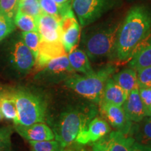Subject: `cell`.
Here are the masks:
<instances>
[{
    "label": "cell",
    "mask_w": 151,
    "mask_h": 151,
    "mask_svg": "<svg viewBox=\"0 0 151 151\" xmlns=\"http://www.w3.org/2000/svg\"><path fill=\"white\" fill-rule=\"evenodd\" d=\"M150 33V11L144 6L132 7L120 23L113 57L120 62H129L139 45Z\"/></svg>",
    "instance_id": "obj_1"
},
{
    "label": "cell",
    "mask_w": 151,
    "mask_h": 151,
    "mask_svg": "<svg viewBox=\"0 0 151 151\" xmlns=\"http://www.w3.org/2000/svg\"><path fill=\"white\" fill-rule=\"evenodd\" d=\"M36 58L21 37L9 39L0 52V77L14 81L24 78L35 67Z\"/></svg>",
    "instance_id": "obj_2"
},
{
    "label": "cell",
    "mask_w": 151,
    "mask_h": 151,
    "mask_svg": "<svg viewBox=\"0 0 151 151\" xmlns=\"http://www.w3.org/2000/svg\"><path fill=\"white\" fill-rule=\"evenodd\" d=\"M120 23L102 24L85 30L81 44L90 59L97 60L113 56Z\"/></svg>",
    "instance_id": "obj_3"
},
{
    "label": "cell",
    "mask_w": 151,
    "mask_h": 151,
    "mask_svg": "<svg viewBox=\"0 0 151 151\" xmlns=\"http://www.w3.org/2000/svg\"><path fill=\"white\" fill-rule=\"evenodd\" d=\"M9 95L16 104L18 111V124L29 125L45 122L47 116V104L39 94L24 88L8 90Z\"/></svg>",
    "instance_id": "obj_4"
},
{
    "label": "cell",
    "mask_w": 151,
    "mask_h": 151,
    "mask_svg": "<svg viewBox=\"0 0 151 151\" xmlns=\"http://www.w3.org/2000/svg\"><path fill=\"white\" fill-rule=\"evenodd\" d=\"M94 115L95 111L92 109L86 111L71 109L63 112L58 117L52 129L55 139L60 142L63 148H68Z\"/></svg>",
    "instance_id": "obj_5"
},
{
    "label": "cell",
    "mask_w": 151,
    "mask_h": 151,
    "mask_svg": "<svg viewBox=\"0 0 151 151\" xmlns=\"http://www.w3.org/2000/svg\"><path fill=\"white\" fill-rule=\"evenodd\" d=\"M115 71L116 68L109 65L90 74L79 76L73 73L66 79L65 85L86 99L100 102L106 83Z\"/></svg>",
    "instance_id": "obj_6"
},
{
    "label": "cell",
    "mask_w": 151,
    "mask_h": 151,
    "mask_svg": "<svg viewBox=\"0 0 151 151\" xmlns=\"http://www.w3.org/2000/svg\"><path fill=\"white\" fill-rule=\"evenodd\" d=\"M118 0H72V9L81 26L93 23L113 9Z\"/></svg>",
    "instance_id": "obj_7"
},
{
    "label": "cell",
    "mask_w": 151,
    "mask_h": 151,
    "mask_svg": "<svg viewBox=\"0 0 151 151\" xmlns=\"http://www.w3.org/2000/svg\"><path fill=\"white\" fill-rule=\"evenodd\" d=\"M75 73L70 65L67 54L49 61L36 76L37 80L47 83H57L67 79Z\"/></svg>",
    "instance_id": "obj_8"
},
{
    "label": "cell",
    "mask_w": 151,
    "mask_h": 151,
    "mask_svg": "<svg viewBox=\"0 0 151 151\" xmlns=\"http://www.w3.org/2000/svg\"><path fill=\"white\" fill-rule=\"evenodd\" d=\"M99 103L100 112L106 119L108 123L111 124L116 131L121 132L124 134L132 136L133 122L127 118L122 107L101 101Z\"/></svg>",
    "instance_id": "obj_9"
},
{
    "label": "cell",
    "mask_w": 151,
    "mask_h": 151,
    "mask_svg": "<svg viewBox=\"0 0 151 151\" xmlns=\"http://www.w3.org/2000/svg\"><path fill=\"white\" fill-rule=\"evenodd\" d=\"M110 132L111 127L108 122L97 117L90 120L86 127L79 132L75 141L81 145L95 143Z\"/></svg>",
    "instance_id": "obj_10"
},
{
    "label": "cell",
    "mask_w": 151,
    "mask_h": 151,
    "mask_svg": "<svg viewBox=\"0 0 151 151\" xmlns=\"http://www.w3.org/2000/svg\"><path fill=\"white\" fill-rule=\"evenodd\" d=\"M36 19L41 41L46 42L61 41L62 32L59 19L45 13H43Z\"/></svg>",
    "instance_id": "obj_11"
},
{
    "label": "cell",
    "mask_w": 151,
    "mask_h": 151,
    "mask_svg": "<svg viewBox=\"0 0 151 151\" xmlns=\"http://www.w3.org/2000/svg\"><path fill=\"white\" fill-rule=\"evenodd\" d=\"M15 132L28 141H42L53 140L55 134L45 122H37L29 125L14 124Z\"/></svg>",
    "instance_id": "obj_12"
},
{
    "label": "cell",
    "mask_w": 151,
    "mask_h": 151,
    "mask_svg": "<svg viewBox=\"0 0 151 151\" xmlns=\"http://www.w3.org/2000/svg\"><path fill=\"white\" fill-rule=\"evenodd\" d=\"M134 142L133 137L116 130L110 132L95 143L106 151H131Z\"/></svg>",
    "instance_id": "obj_13"
},
{
    "label": "cell",
    "mask_w": 151,
    "mask_h": 151,
    "mask_svg": "<svg viewBox=\"0 0 151 151\" xmlns=\"http://www.w3.org/2000/svg\"><path fill=\"white\" fill-rule=\"evenodd\" d=\"M66 54L67 53L65 51L62 41L46 42L41 41L35 67L39 71L52 59Z\"/></svg>",
    "instance_id": "obj_14"
},
{
    "label": "cell",
    "mask_w": 151,
    "mask_h": 151,
    "mask_svg": "<svg viewBox=\"0 0 151 151\" xmlns=\"http://www.w3.org/2000/svg\"><path fill=\"white\" fill-rule=\"evenodd\" d=\"M122 109L127 118L132 122H139L146 117L139 94V88H135L128 94Z\"/></svg>",
    "instance_id": "obj_15"
},
{
    "label": "cell",
    "mask_w": 151,
    "mask_h": 151,
    "mask_svg": "<svg viewBox=\"0 0 151 151\" xmlns=\"http://www.w3.org/2000/svg\"><path fill=\"white\" fill-rule=\"evenodd\" d=\"M129 62V67L136 71L151 66V33L139 45Z\"/></svg>",
    "instance_id": "obj_16"
},
{
    "label": "cell",
    "mask_w": 151,
    "mask_h": 151,
    "mask_svg": "<svg viewBox=\"0 0 151 151\" xmlns=\"http://www.w3.org/2000/svg\"><path fill=\"white\" fill-rule=\"evenodd\" d=\"M127 96V92L118 86L111 77L106 83L100 101L122 106Z\"/></svg>",
    "instance_id": "obj_17"
},
{
    "label": "cell",
    "mask_w": 151,
    "mask_h": 151,
    "mask_svg": "<svg viewBox=\"0 0 151 151\" xmlns=\"http://www.w3.org/2000/svg\"><path fill=\"white\" fill-rule=\"evenodd\" d=\"M43 12L55 17L61 21L65 16L74 14L72 9V0L58 4L54 0H39Z\"/></svg>",
    "instance_id": "obj_18"
},
{
    "label": "cell",
    "mask_w": 151,
    "mask_h": 151,
    "mask_svg": "<svg viewBox=\"0 0 151 151\" xmlns=\"http://www.w3.org/2000/svg\"><path fill=\"white\" fill-rule=\"evenodd\" d=\"M67 56L71 67L75 71L82 73L85 75L94 72L90 65L89 58L83 50L76 47L68 53Z\"/></svg>",
    "instance_id": "obj_19"
},
{
    "label": "cell",
    "mask_w": 151,
    "mask_h": 151,
    "mask_svg": "<svg viewBox=\"0 0 151 151\" xmlns=\"http://www.w3.org/2000/svg\"><path fill=\"white\" fill-rule=\"evenodd\" d=\"M113 79L128 94L135 88H139L137 71L131 67L124 69L113 75Z\"/></svg>",
    "instance_id": "obj_20"
},
{
    "label": "cell",
    "mask_w": 151,
    "mask_h": 151,
    "mask_svg": "<svg viewBox=\"0 0 151 151\" xmlns=\"http://www.w3.org/2000/svg\"><path fill=\"white\" fill-rule=\"evenodd\" d=\"M80 35L81 26L77 20L62 32L61 41L67 53L76 47L80 39Z\"/></svg>",
    "instance_id": "obj_21"
},
{
    "label": "cell",
    "mask_w": 151,
    "mask_h": 151,
    "mask_svg": "<svg viewBox=\"0 0 151 151\" xmlns=\"http://www.w3.org/2000/svg\"><path fill=\"white\" fill-rule=\"evenodd\" d=\"M132 136L135 141L151 145V116H146L137 125H133Z\"/></svg>",
    "instance_id": "obj_22"
},
{
    "label": "cell",
    "mask_w": 151,
    "mask_h": 151,
    "mask_svg": "<svg viewBox=\"0 0 151 151\" xmlns=\"http://www.w3.org/2000/svg\"><path fill=\"white\" fill-rule=\"evenodd\" d=\"M0 111L4 119L12 121L14 124H18V111L14 100L9 95L6 90L5 95L0 99Z\"/></svg>",
    "instance_id": "obj_23"
},
{
    "label": "cell",
    "mask_w": 151,
    "mask_h": 151,
    "mask_svg": "<svg viewBox=\"0 0 151 151\" xmlns=\"http://www.w3.org/2000/svg\"><path fill=\"white\" fill-rule=\"evenodd\" d=\"M16 26L22 32H38L37 19L29 15L17 11L14 18Z\"/></svg>",
    "instance_id": "obj_24"
},
{
    "label": "cell",
    "mask_w": 151,
    "mask_h": 151,
    "mask_svg": "<svg viewBox=\"0 0 151 151\" xmlns=\"http://www.w3.org/2000/svg\"><path fill=\"white\" fill-rule=\"evenodd\" d=\"M18 11L35 18L43 13L39 0H20Z\"/></svg>",
    "instance_id": "obj_25"
},
{
    "label": "cell",
    "mask_w": 151,
    "mask_h": 151,
    "mask_svg": "<svg viewBox=\"0 0 151 151\" xmlns=\"http://www.w3.org/2000/svg\"><path fill=\"white\" fill-rule=\"evenodd\" d=\"M32 151H65L57 140L42 141H28Z\"/></svg>",
    "instance_id": "obj_26"
},
{
    "label": "cell",
    "mask_w": 151,
    "mask_h": 151,
    "mask_svg": "<svg viewBox=\"0 0 151 151\" xmlns=\"http://www.w3.org/2000/svg\"><path fill=\"white\" fill-rule=\"evenodd\" d=\"M20 37L24 44L30 49L37 58L41 42V37L39 32L35 31L22 32L20 34Z\"/></svg>",
    "instance_id": "obj_27"
},
{
    "label": "cell",
    "mask_w": 151,
    "mask_h": 151,
    "mask_svg": "<svg viewBox=\"0 0 151 151\" xmlns=\"http://www.w3.org/2000/svg\"><path fill=\"white\" fill-rule=\"evenodd\" d=\"M15 132L14 125L0 127V151L12 149V136Z\"/></svg>",
    "instance_id": "obj_28"
},
{
    "label": "cell",
    "mask_w": 151,
    "mask_h": 151,
    "mask_svg": "<svg viewBox=\"0 0 151 151\" xmlns=\"http://www.w3.org/2000/svg\"><path fill=\"white\" fill-rule=\"evenodd\" d=\"M20 0H0V15L14 19L18 9Z\"/></svg>",
    "instance_id": "obj_29"
},
{
    "label": "cell",
    "mask_w": 151,
    "mask_h": 151,
    "mask_svg": "<svg viewBox=\"0 0 151 151\" xmlns=\"http://www.w3.org/2000/svg\"><path fill=\"white\" fill-rule=\"evenodd\" d=\"M16 27L14 19L0 15V43L14 32Z\"/></svg>",
    "instance_id": "obj_30"
},
{
    "label": "cell",
    "mask_w": 151,
    "mask_h": 151,
    "mask_svg": "<svg viewBox=\"0 0 151 151\" xmlns=\"http://www.w3.org/2000/svg\"><path fill=\"white\" fill-rule=\"evenodd\" d=\"M139 88H151V66L137 71Z\"/></svg>",
    "instance_id": "obj_31"
},
{
    "label": "cell",
    "mask_w": 151,
    "mask_h": 151,
    "mask_svg": "<svg viewBox=\"0 0 151 151\" xmlns=\"http://www.w3.org/2000/svg\"><path fill=\"white\" fill-rule=\"evenodd\" d=\"M139 94L142 101L146 116H151V88H139Z\"/></svg>",
    "instance_id": "obj_32"
},
{
    "label": "cell",
    "mask_w": 151,
    "mask_h": 151,
    "mask_svg": "<svg viewBox=\"0 0 151 151\" xmlns=\"http://www.w3.org/2000/svg\"><path fill=\"white\" fill-rule=\"evenodd\" d=\"M131 151H151V145H145L135 141L132 146Z\"/></svg>",
    "instance_id": "obj_33"
},
{
    "label": "cell",
    "mask_w": 151,
    "mask_h": 151,
    "mask_svg": "<svg viewBox=\"0 0 151 151\" xmlns=\"http://www.w3.org/2000/svg\"><path fill=\"white\" fill-rule=\"evenodd\" d=\"M92 151H106L104 150L103 148H101L97 143H94L93 146H92Z\"/></svg>",
    "instance_id": "obj_34"
},
{
    "label": "cell",
    "mask_w": 151,
    "mask_h": 151,
    "mask_svg": "<svg viewBox=\"0 0 151 151\" xmlns=\"http://www.w3.org/2000/svg\"><path fill=\"white\" fill-rule=\"evenodd\" d=\"M6 92V90H2L0 88V99L5 95Z\"/></svg>",
    "instance_id": "obj_35"
},
{
    "label": "cell",
    "mask_w": 151,
    "mask_h": 151,
    "mask_svg": "<svg viewBox=\"0 0 151 151\" xmlns=\"http://www.w3.org/2000/svg\"><path fill=\"white\" fill-rule=\"evenodd\" d=\"M54 1H56V2L58 3V4H62V3L66 2V1H69V0H54Z\"/></svg>",
    "instance_id": "obj_36"
},
{
    "label": "cell",
    "mask_w": 151,
    "mask_h": 151,
    "mask_svg": "<svg viewBox=\"0 0 151 151\" xmlns=\"http://www.w3.org/2000/svg\"><path fill=\"white\" fill-rule=\"evenodd\" d=\"M4 120L3 116H2V114H1V111H0V122H1V121H2V120Z\"/></svg>",
    "instance_id": "obj_37"
},
{
    "label": "cell",
    "mask_w": 151,
    "mask_h": 151,
    "mask_svg": "<svg viewBox=\"0 0 151 151\" xmlns=\"http://www.w3.org/2000/svg\"><path fill=\"white\" fill-rule=\"evenodd\" d=\"M65 151H73V150H70V149H67V148H65Z\"/></svg>",
    "instance_id": "obj_38"
},
{
    "label": "cell",
    "mask_w": 151,
    "mask_h": 151,
    "mask_svg": "<svg viewBox=\"0 0 151 151\" xmlns=\"http://www.w3.org/2000/svg\"><path fill=\"white\" fill-rule=\"evenodd\" d=\"M82 151H88V150H83Z\"/></svg>",
    "instance_id": "obj_39"
},
{
    "label": "cell",
    "mask_w": 151,
    "mask_h": 151,
    "mask_svg": "<svg viewBox=\"0 0 151 151\" xmlns=\"http://www.w3.org/2000/svg\"><path fill=\"white\" fill-rule=\"evenodd\" d=\"M8 151H13V149H11V150H8Z\"/></svg>",
    "instance_id": "obj_40"
},
{
    "label": "cell",
    "mask_w": 151,
    "mask_h": 151,
    "mask_svg": "<svg viewBox=\"0 0 151 151\" xmlns=\"http://www.w3.org/2000/svg\"></svg>",
    "instance_id": "obj_41"
}]
</instances>
